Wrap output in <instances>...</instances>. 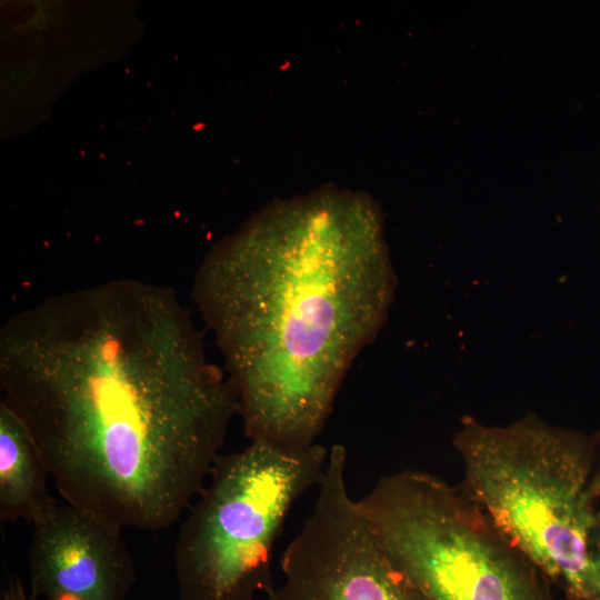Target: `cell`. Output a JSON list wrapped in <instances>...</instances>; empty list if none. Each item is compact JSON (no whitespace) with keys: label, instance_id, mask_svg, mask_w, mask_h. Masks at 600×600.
Masks as SVG:
<instances>
[{"label":"cell","instance_id":"obj_6","mask_svg":"<svg viewBox=\"0 0 600 600\" xmlns=\"http://www.w3.org/2000/svg\"><path fill=\"white\" fill-rule=\"evenodd\" d=\"M347 460L327 462L312 511L287 546L267 600H429L389 560L347 489Z\"/></svg>","mask_w":600,"mask_h":600},{"label":"cell","instance_id":"obj_1","mask_svg":"<svg viewBox=\"0 0 600 600\" xmlns=\"http://www.w3.org/2000/svg\"><path fill=\"white\" fill-rule=\"evenodd\" d=\"M0 389L66 502L122 530L179 520L239 414L174 290L134 279L11 316L0 330Z\"/></svg>","mask_w":600,"mask_h":600},{"label":"cell","instance_id":"obj_4","mask_svg":"<svg viewBox=\"0 0 600 600\" xmlns=\"http://www.w3.org/2000/svg\"><path fill=\"white\" fill-rule=\"evenodd\" d=\"M329 450L253 440L220 454L176 544L180 600H254L273 589V547L296 501L320 483Z\"/></svg>","mask_w":600,"mask_h":600},{"label":"cell","instance_id":"obj_8","mask_svg":"<svg viewBox=\"0 0 600 600\" xmlns=\"http://www.w3.org/2000/svg\"><path fill=\"white\" fill-rule=\"evenodd\" d=\"M50 477L27 424L0 401V519H23L31 524L56 506L48 492Z\"/></svg>","mask_w":600,"mask_h":600},{"label":"cell","instance_id":"obj_2","mask_svg":"<svg viewBox=\"0 0 600 600\" xmlns=\"http://www.w3.org/2000/svg\"><path fill=\"white\" fill-rule=\"evenodd\" d=\"M396 283L380 209L347 191L273 202L207 256L192 298L251 441L316 443Z\"/></svg>","mask_w":600,"mask_h":600},{"label":"cell","instance_id":"obj_5","mask_svg":"<svg viewBox=\"0 0 600 600\" xmlns=\"http://www.w3.org/2000/svg\"><path fill=\"white\" fill-rule=\"evenodd\" d=\"M357 504L429 600H551L541 572L463 484L408 469L379 479Z\"/></svg>","mask_w":600,"mask_h":600},{"label":"cell","instance_id":"obj_7","mask_svg":"<svg viewBox=\"0 0 600 600\" xmlns=\"http://www.w3.org/2000/svg\"><path fill=\"white\" fill-rule=\"evenodd\" d=\"M32 526V600H126L136 581L122 529L71 504Z\"/></svg>","mask_w":600,"mask_h":600},{"label":"cell","instance_id":"obj_3","mask_svg":"<svg viewBox=\"0 0 600 600\" xmlns=\"http://www.w3.org/2000/svg\"><path fill=\"white\" fill-rule=\"evenodd\" d=\"M462 484L568 600H600V431L462 418Z\"/></svg>","mask_w":600,"mask_h":600},{"label":"cell","instance_id":"obj_9","mask_svg":"<svg viewBox=\"0 0 600 600\" xmlns=\"http://www.w3.org/2000/svg\"><path fill=\"white\" fill-rule=\"evenodd\" d=\"M1 600H32L19 580H10Z\"/></svg>","mask_w":600,"mask_h":600}]
</instances>
